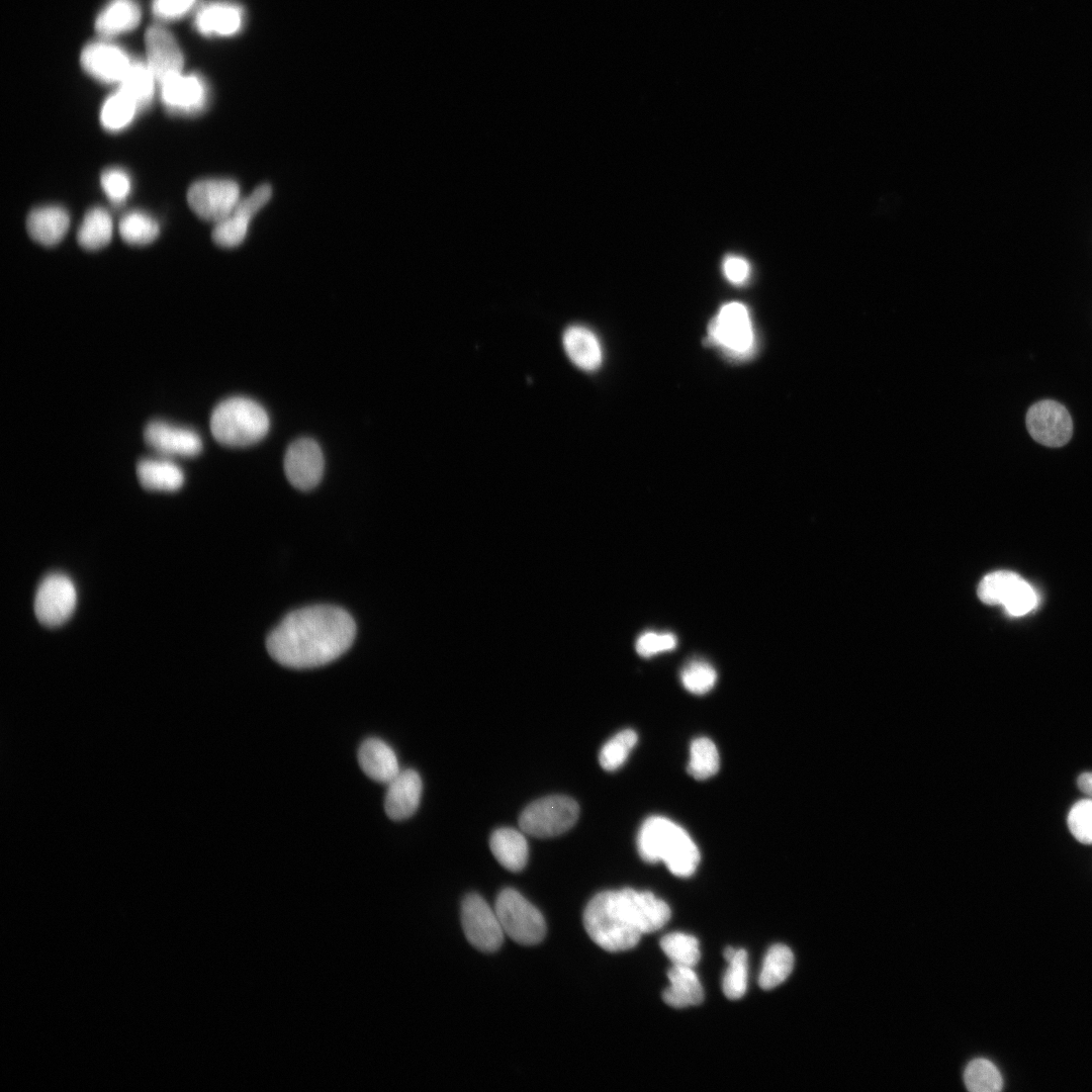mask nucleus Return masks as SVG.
<instances>
[{"mask_svg":"<svg viewBox=\"0 0 1092 1092\" xmlns=\"http://www.w3.org/2000/svg\"><path fill=\"white\" fill-rule=\"evenodd\" d=\"M356 626L343 609L316 605L287 615L267 638L269 654L291 668L325 665L352 645Z\"/></svg>","mask_w":1092,"mask_h":1092,"instance_id":"obj_1","label":"nucleus"},{"mask_svg":"<svg viewBox=\"0 0 1092 1092\" xmlns=\"http://www.w3.org/2000/svg\"><path fill=\"white\" fill-rule=\"evenodd\" d=\"M670 909L651 892L631 888L604 891L594 896L583 912V925L592 940L616 952L634 947L645 933L661 928Z\"/></svg>","mask_w":1092,"mask_h":1092,"instance_id":"obj_2","label":"nucleus"},{"mask_svg":"<svg viewBox=\"0 0 1092 1092\" xmlns=\"http://www.w3.org/2000/svg\"><path fill=\"white\" fill-rule=\"evenodd\" d=\"M637 847L645 861H662L677 877L693 875L701 858L688 832L662 816H652L644 821L638 833Z\"/></svg>","mask_w":1092,"mask_h":1092,"instance_id":"obj_3","label":"nucleus"},{"mask_svg":"<svg viewBox=\"0 0 1092 1092\" xmlns=\"http://www.w3.org/2000/svg\"><path fill=\"white\" fill-rule=\"evenodd\" d=\"M270 419L257 401L234 396L219 402L210 417L214 439L228 447H248L260 442L268 433Z\"/></svg>","mask_w":1092,"mask_h":1092,"instance_id":"obj_4","label":"nucleus"},{"mask_svg":"<svg viewBox=\"0 0 1092 1092\" xmlns=\"http://www.w3.org/2000/svg\"><path fill=\"white\" fill-rule=\"evenodd\" d=\"M494 910L506 935L523 945H534L543 940L546 923L541 912L514 889L503 890L495 901Z\"/></svg>","mask_w":1092,"mask_h":1092,"instance_id":"obj_5","label":"nucleus"},{"mask_svg":"<svg viewBox=\"0 0 1092 1092\" xmlns=\"http://www.w3.org/2000/svg\"><path fill=\"white\" fill-rule=\"evenodd\" d=\"M577 803L566 796L554 795L539 799L527 806L520 815L523 832L535 837H552L564 833L576 822Z\"/></svg>","mask_w":1092,"mask_h":1092,"instance_id":"obj_6","label":"nucleus"},{"mask_svg":"<svg viewBox=\"0 0 1092 1092\" xmlns=\"http://www.w3.org/2000/svg\"><path fill=\"white\" fill-rule=\"evenodd\" d=\"M709 341L729 356L745 358L754 348V333L746 306L740 302L723 305L708 329Z\"/></svg>","mask_w":1092,"mask_h":1092,"instance_id":"obj_7","label":"nucleus"},{"mask_svg":"<svg viewBox=\"0 0 1092 1092\" xmlns=\"http://www.w3.org/2000/svg\"><path fill=\"white\" fill-rule=\"evenodd\" d=\"M461 922L467 940L477 949L490 952L503 944L505 932L496 912L479 895L464 898Z\"/></svg>","mask_w":1092,"mask_h":1092,"instance_id":"obj_8","label":"nucleus"},{"mask_svg":"<svg viewBox=\"0 0 1092 1092\" xmlns=\"http://www.w3.org/2000/svg\"><path fill=\"white\" fill-rule=\"evenodd\" d=\"M76 604L77 592L71 578L63 573H52L36 589L34 612L41 624L56 627L72 616Z\"/></svg>","mask_w":1092,"mask_h":1092,"instance_id":"obj_9","label":"nucleus"},{"mask_svg":"<svg viewBox=\"0 0 1092 1092\" xmlns=\"http://www.w3.org/2000/svg\"><path fill=\"white\" fill-rule=\"evenodd\" d=\"M240 199V187L230 179L199 180L187 192L191 209L200 218L215 223L228 216Z\"/></svg>","mask_w":1092,"mask_h":1092,"instance_id":"obj_10","label":"nucleus"},{"mask_svg":"<svg viewBox=\"0 0 1092 1092\" xmlns=\"http://www.w3.org/2000/svg\"><path fill=\"white\" fill-rule=\"evenodd\" d=\"M1026 427L1033 440L1053 448L1066 445L1073 434L1069 412L1063 404L1051 399L1040 400L1029 407Z\"/></svg>","mask_w":1092,"mask_h":1092,"instance_id":"obj_11","label":"nucleus"},{"mask_svg":"<svg viewBox=\"0 0 1092 1092\" xmlns=\"http://www.w3.org/2000/svg\"><path fill=\"white\" fill-rule=\"evenodd\" d=\"M272 188L269 184L258 186L249 196L240 199L233 211L215 223L212 240L218 246L233 248L240 245L247 236L253 216L270 200Z\"/></svg>","mask_w":1092,"mask_h":1092,"instance_id":"obj_12","label":"nucleus"},{"mask_svg":"<svg viewBox=\"0 0 1092 1092\" xmlns=\"http://www.w3.org/2000/svg\"><path fill=\"white\" fill-rule=\"evenodd\" d=\"M324 455L320 445L310 438L292 442L284 456V471L289 482L300 490L316 486L324 473Z\"/></svg>","mask_w":1092,"mask_h":1092,"instance_id":"obj_13","label":"nucleus"},{"mask_svg":"<svg viewBox=\"0 0 1092 1092\" xmlns=\"http://www.w3.org/2000/svg\"><path fill=\"white\" fill-rule=\"evenodd\" d=\"M147 65L161 84L180 75L184 60L174 36L164 27L153 25L146 33Z\"/></svg>","mask_w":1092,"mask_h":1092,"instance_id":"obj_14","label":"nucleus"},{"mask_svg":"<svg viewBox=\"0 0 1092 1092\" xmlns=\"http://www.w3.org/2000/svg\"><path fill=\"white\" fill-rule=\"evenodd\" d=\"M146 443L165 456L194 457L202 450V441L192 430L154 421L147 425Z\"/></svg>","mask_w":1092,"mask_h":1092,"instance_id":"obj_15","label":"nucleus"},{"mask_svg":"<svg viewBox=\"0 0 1092 1092\" xmlns=\"http://www.w3.org/2000/svg\"><path fill=\"white\" fill-rule=\"evenodd\" d=\"M164 105L173 113L195 114L206 106L205 83L195 75L171 77L160 84Z\"/></svg>","mask_w":1092,"mask_h":1092,"instance_id":"obj_16","label":"nucleus"},{"mask_svg":"<svg viewBox=\"0 0 1092 1092\" xmlns=\"http://www.w3.org/2000/svg\"><path fill=\"white\" fill-rule=\"evenodd\" d=\"M81 63L95 79L105 83H120L132 62L119 48L106 42H94L83 50Z\"/></svg>","mask_w":1092,"mask_h":1092,"instance_id":"obj_17","label":"nucleus"},{"mask_svg":"<svg viewBox=\"0 0 1092 1092\" xmlns=\"http://www.w3.org/2000/svg\"><path fill=\"white\" fill-rule=\"evenodd\" d=\"M386 785V815L394 821L411 817L421 802L423 785L420 775L414 769H403Z\"/></svg>","mask_w":1092,"mask_h":1092,"instance_id":"obj_18","label":"nucleus"},{"mask_svg":"<svg viewBox=\"0 0 1092 1092\" xmlns=\"http://www.w3.org/2000/svg\"><path fill=\"white\" fill-rule=\"evenodd\" d=\"M358 762L367 777L382 784H388L401 770L393 749L379 738H368L361 744Z\"/></svg>","mask_w":1092,"mask_h":1092,"instance_id":"obj_19","label":"nucleus"},{"mask_svg":"<svg viewBox=\"0 0 1092 1092\" xmlns=\"http://www.w3.org/2000/svg\"><path fill=\"white\" fill-rule=\"evenodd\" d=\"M242 24V9L226 2L209 3L201 7L195 17L196 28L205 35H233L241 29Z\"/></svg>","mask_w":1092,"mask_h":1092,"instance_id":"obj_20","label":"nucleus"},{"mask_svg":"<svg viewBox=\"0 0 1092 1092\" xmlns=\"http://www.w3.org/2000/svg\"><path fill=\"white\" fill-rule=\"evenodd\" d=\"M68 212L59 206H41L32 209L26 219L29 236L44 246L58 244L69 229Z\"/></svg>","mask_w":1092,"mask_h":1092,"instance_id":"obj_21","label":"nucleus"},{"mask_svg":"<svg viewBox=\"0 0 1092 1092\" xmlns=\"http://www.w3.org/2000/svg\"><path fill=\"white\" fill-rule=\"evenodd\" d=\"M563 346L572 363L582 370L594 371L602 364L600 341L596 334L585 327H569L563 335Z\"/></svg>","mask_w":1092,"mask_h":1092,"instance_id":"obj_22","label":"nucleus"},{"mask_svg":"<svg viewBox=\"0 0 1092 1092\" xmlns=\"http://www.w3.org/2000/svg\"><path fill=\"white\" fill-rule=\"evenodd\" d=\"M669 986L663 991L664 1002L673 1008H685L702 1003L703 987L693 968L673 965L667 972Z\"/></svg>","mask_w":1092,"mask_h":1092,"instance_id":"obj_23","label":"nucleus"},{"mask_svg":"<svg viewBox=\"0 0 1092 1092\" xmlns=\"http://www.w3.org/2000/svg\"><path fill=\"white\" fill-rule=\"evenodd\" d=\"M489 846L496 860L507 870L519 872L527 863L529 846L524 834L513 828H499L492 832Z\"/></svg>","mask_w":1092,"mask_h":1092,"instance_id":"obj_24","label":"nucleus"},{"mask_svg":"<svg viewBox=\"0 0 1092 1092\" xmlns=\"http://www.w3.org/2000/svg\"><path fill=\"white\" fill-rule=\"evenodd\" d=\"M141 484L149 490L175 491L184 483V473L175 463L162 459H144L136 466Z\"/></svg>","mask_w":1092,"mask_h":1092,"instance_id":"obj_25","label":"nucleus"},{"mask_svg":"<svg viewBox=\"0 0 1092 1092\" xmlns=\"http://www.w3.org/2000/svg\"><path fill=\"white\" fill-rule=\"evenodd\" d=\"M140 19V8L132 0H113L99 14L95 27L100 34L112 36L131 30Z\"/></svg>","mask_w":1092,"mask_h":1092,"instance_id":"obj_26","label":"nucleus"},{"mask_svg":"<svg viewBox=\"0 0 1092 1092\" xmlns=\"http://www.w3.org/2000/svg\"><path fill=\"white\" fill-rule=\"evenodd\" d=\"M112 237V220L109 213L101 208L90 209L79 228L77 240L86 250H98L106 246Z\"/></svg>","mask_w":1092,"mask_h":1092,"instance_id":"obj_27","label":"nucleus"},{"mask_svg":"<svg viewBox=\"0 0 1092 1092\" xmlns=\"http://www.w3.org/2000/svg\"><path fill=\"white\" fill-rule=\"evenodd\" d=\"M794 967V954L784 944H775L766 952L758 984L764 990H770L781 985L792 973Z\"/></svg>","mask_w":1092,"mask_h":1092,"instance_id":"obj_28","label":"nucleus"},{"mask_svg":"<svg viewBox=\"0 0 1092 1092\" xmlns=\"http://www.w3.org/2000/svg\"><path fill=\"white\" fill-rule=\"evenodd\" d=\"M155 81L148 65L134 61L120 82V90L130 97L141 110L146 108L153 99Z\"/></svg>","mask_w":1092,"mask_h":1092,"instance_id":"obj_29","label":"nucleus"},{"mask_svg":"<svg viewBox=\"0 0 1092 1092\" xmlns=\"http://www.w3.org/2000/svg\"><path fill=\"white\" fill-rule=\"evenodd\" d=\"M1023 578L1018 574L1000 570L987 574L980 582L978 595L987 605H1004Z\"/></svg>","mask_w":1092,"mask_h":1092,"instance_id":"obj_30","label":"nucleus"},{"mask_svg":"<svg viewBox=\"0 0 1092 1092\" xmlns=\"http://www.w3.org/2000/svg\"><path fill=\"white\" fill-rule=\"evenodd\" d=\"M719 752L714 742L707 737L696 738L690 747L688 772L697 780H706L719 770Z\"/></svg>","mask_w":1092,"mask_h":1092,"instance_id":"obj_31","label":"nucleus"},{"mask_svg":"<svg viewBox=\"0 0 1092 1092\" xmlns=\"http://www.w3.org/2000/svg\"><path fill=\"white\" fill-rule=\"evenodd\" d=\"M138 111L134 101L119 89L104 102L100 120L107 130L117 131L126 127Z\"/></svg>","mask_w":1092,"mask_h":1092,"instance_id":"obj_32","label":"nucleus"},{"mask_svg":"<svg viewBox=\"0 0 1092 1092\" xmlns=\"http://www.w3.org/2000/svg\"><path fill=\"white\" fill-rule=\"evenodd\" d=\"M660 947L673 965L693 968L701 958L699 941L690 934H666L660 940Z\"/></svg>","mask_w":1092,"mask_h":1092,"instance_id":"obj_33","label":"nucleus"},{"mask_svg":"<svg viewBox=\"0 0 1092 1092\" xmlns=\"http://www.w3.org/2000/svg\"><path fill=\"white\" fill-rule=\"evenodd\" d=\"M968 1090L973 1092H998L1003 1080L996 1066L986 1059H976L968 1064L964 1073Z\"/></svg>","mask_w":1092,"mask_h":1092,"instance_id":"obj_34","label":"nucleus"},{"mask_svg":"<svg viewBox=\"0 0 1092 1092\" xmlns=\"http://www.w3.org/2000/svg\"><path fill=\"white\" fill-rule=\"evenodd\" d=\"M119 233L128 244L147 245L158 237L160 228L158 222L147 213L131 211L120 219Z\"/></svg>","mask_w":1092,"mask_h":1092,"instance_id":"obj_35","label":"nucleus"},{"mask_svg":"<svg viewBox=\"0 0 1092 1092\" xmlns=\"http://www.w3.org/2000/svg\"><path fill=\"white\" fill-rule=\"evenodd\" d=\"M637 740L638 736L632 729H625L614 735L600 751L601 766L606 770L619 768L628 758Z\"/></svg>","mask_w":1092,"mask_h":1092,"instance_id":"obj_36","label":"nucleus"},{"mask_svg":"<svg viewBox=\"0 0 1092 1092\" xmlns=\"http://www.w3.org/2000/svg\"><path fill=\"white\" fill-rule=\"evenodd\" d=\"M680 680L690 693L704 695L715 686L717 672L707 661L694 659L681 669Z\"/></svg>","mask_w":1092,"mask_h":1092,"instance_id":"obj_37","label":"nucleus"},{"mask_svg":"<svg viewBox=\"0 0 1092 1092\" xmlns=\"http://www.w3.org/2000/svg\"><path fill=\"white\" fill-rule=\"evenodd\" d=\"M724 974L722 989L725 996L731 1000L741 998L747 987V952L745 949H737L735 956L729 962Z\"/></svg>","mask_w":1092,"mask_h":1092,"instance_id":"obj_38","label":"nucleus"},{"mask_svg":"<svg viewBox=\"0 0 1092 1092\" xmlns=\"http://www.w3.org/2000/svg\"><path fill=\"white\" fill-rule=\"evenodd\" d=\"M1068 826L1081 843L1092 844V799L1077 802L1068 815Z\"/></svg>","mask_w":1092,"mask_h":1092,"instance_id":"obj_39","label":"nucleus"},{"mask_svg":"<svg viewBox=\"0 0 1092 1092\" xmlns=\"http://www.w3.org/2000/svg\"><path fill=\"white\" fill-rule=\"evenodd\" d=\"M677 644L676 637L671 633L658 634L645 632L636 641V650L643 657H650L660 652L670 651Z\"/></svg>","mask_w":1092,"mask_h":1092,"instance_id":"obj_40","label":"nucleus"},{"mask_svg":"<svg viewBox=\"0 0 1092 1092\" xmlns=\"http://www.w3.org/2000/svg\"><path fill=\"white\" fill-rule=\"evenodd\" d=\"M105 194L114 202L123 201L130 191V179L121 169L105 170L100 178Z\"/></svg>","mask_w":1092,"mask_h":1092,"instance_id":"obj_41","label":"nucleus"},{"mask_svg":"<svg viewBox=\"0 0 1092 1092\" xmlns=\"http://www.w3.org/2000/svg\"><path fill=\"white\" fill-rule=\"evenodd\" d=\"M1036 603L1034 589L1023 579L1003 606L1008 614L1022 616L1031 611Z\"/></svg>","mask_w":1092,"mask_h":1092,"instance_id":"obj_42","label":"nucleus"},{"mask_svg":"<svg viewBox=\"0 0 1092 1092\" xmlns=\"http://www.w3.org/2000/svg\"><path fill=\"white\" fill-rule=\"evenodd\" d=\"M195 0H155L153 12L162 19L178 18L187 12Z\"/></svg>","mask_w":1092,"mask_h":1092,"instance_id":"obj_43","label":"nucleus"},{"mask_svg":"<svg viewBox=\"0 0 1092 1092\" xmlns=\"http://www.w3.org/2000/svg\"><path fill=\"white\" fill-rule=\"evenodd\" d=\"M723 272L731 283L742 284L749 277L750 266L744 258L728 256L723 262Z\"/></svg>","mask_w":1092,"mask_h":1092,"instance_id":"obj_44","label":"nucleus"},{"mask_svg":"<svg viewBox=\"0 0 1092 1092\" xmlns=\"http://www.w3.org/2000/svg\"><path fill=\"white\" fill-rule=\"evenodd\" d=\"M1079 789L1092 799V772H1084L1078 778Z\"/></svg>","mask_w":1092,"mask_h":1092,"instance_id":"obj_45","label":"nucleus"},{"mask_svg":"<svg viewBox=\"0 0 1092 1092\" xmlns=\"http://www.w3.org/2000/svg\"><path fill=\"white\" fill-rule=\"evenodd\" d=\"M736 951H737V949H735V948H733V947H731V946H728V947H726V948H725V950H724V953H723V954H724V958H725V960H726L727 962H729L730 960H732V959H733V957L735 956Z\"/></svg>","mask_w":1092,"mask_h":1092,"instance_id":"obj_46","label":"nucleus"}]
</instances>
